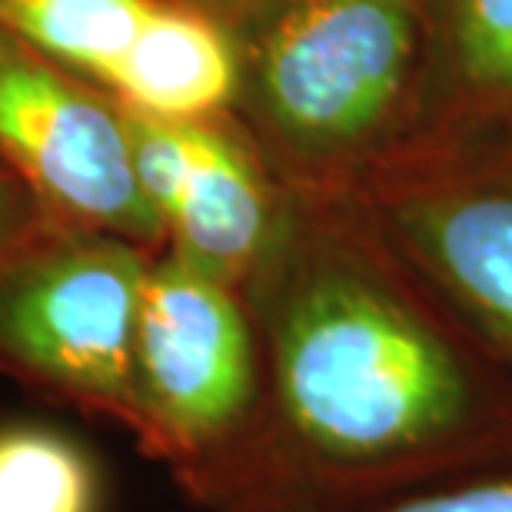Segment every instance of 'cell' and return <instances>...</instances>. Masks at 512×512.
Returning <instances> with one entry per match:
<instances>
[{
    "instance_id": "cell-14",
    "label": "cell",
    "mask_w": 512,
    "mask_h": 512,
    "mask_svg": "<svg viewBox=\"0 0 512 512\" xmlns=\"http://www.w3.org/2000/svg\"><path fill=\"white\" fill-rule=\"evenodd\" d=\"M197 4H227V7H250V4H286V0H197Z\"/></svg>"
},
{
    "instance_id": "cell-9",
    "label": "cell",
    "mask_w": 512,
    "mask_h": 512,
    "mask_svg": "<svg viewBox=\"0 0 512 512\" xmlns=\"http://www.w3.org/2000/svg\"><path fill=\"white\" fill-rule=\"evenodd\" d=\"M0 512H107L104 466L67 429L40 419H4Z\"/></svg>"
},
{
    "instance_id": "cell-3",
    "label": "cell",
    "mask_w": 512,
    "mask_h": 512,
    "mask_svg": "<svg viewBox=\"0 0 512 512\" xmlns=\"http://www.w3.org/2000/svg\"><path fill=\"white\" fill-rule=\"evenodd\" d=\"M133 386V439L190 503L237 446L260 393L247 296L160 250L143 286Z\"/></svg>"
},
{
    "instance_id": "cell-6",
    "label": "cell",
    "mask_w": 512,
    "mask_h": 512,
    "mask_svg": "<svg viewBox=\"0 0 512 512\" xmlns=\"http://www.w3.org/2000/svg\"><path fill=\"white\" fill-rule=\"evenodd\" d=\"M133 163L167 247L193 270L247 290L286 213L256 163L207 120H160L124 107Z\"/></svg>"
},
{
    "instance_id": "cell-10",
    "label": "cell",
    "mask_w": 512,
    "mask_h": 512,
    "mask_svg": "<svg viewBox=\"0 0 512 512\" xmlns=\"http://www.w3.org/2000/svg\"><path fill=\"white\" fill-rule=\"evenodd\" d=\"M153 0H0V27L70 74L104 80Z\"/></svg>"
},
{
    "instance_id": "cell-8",
    "label": "cell",
    "mask_w": 512,
    "mask_h": 512,
    "mask_svg": "<svg viewBox=\"0 0 512 512\" xmlns=\"http://www.w3.org/2000/svg\"><path fill=\"white\" fill-rule=\"evenodd\" d=\"M237 84L240 60L227 34L177 0H153L133 44L100 80L120 107L160 120H207Z\"/></svg>"
},
{
    "instance_id": "cell-2",
    "label": "cell",
    "mask_w": 512,
    "mask_h": 512,
    "mask_svg": "<svg viewBox=\"0 0 512 512\" xmlns=\"http://www.w3.org/2000/svg\"><path fill=\"white\" fill-rule=\"evenodd\" d=\"M160 250L50 227L0 270V373L137 433V326Z\"/></svg>"
},
{
    "instance_id": "cell-5",
    "label": "cell",
    "mask_w": 512,
    "mask_h": 512,
    "mask_svg": "<svg viewBox=\"0 0 512 512\" xmlns=\"http://www.w3.org/2000/svg\"><path fill=\"white\" fill-rule=\"evenodd\" d=\"M0 157L57 227L117 233L163 250L124 107L0 27Z\"/></svg>"
},
{
    "instance_id": "cell-13",
    "label": "cell",
    "mask_w": 512,
    "mask_h": 512,
    "mask_svg": "<svg viewBox=\"0 0 512 512\" xmlns=\"http://www.w3.org/2000/svg\"><path fill=\"white\" fill-rule=\"evenodd\" d=\"M57 227L37 203L27 183H20L7 167H0V270L27 250L40 233Z\"/></svg>"
},
{
    "instance_id": "cell-7",
    "label": "cell",
    "mask_w": 512,
    "mask_h": 512,
    "mask_svg": "<svg viewBox=\"0 0 512 512\" xmlns=\"http://www.w3.org/2000/svg\"><path fill=\"white\" fill-rule=\"evenodd\" d=\"M376 227L512 383V177L396 193Z\"/></svg>"
},
{
    "instance_id": "cell-1",
    "label": "cell",
    "mask_w": 512,
    "mask_h": 512,
    "mask_svg": "<svg viewBox=\"0 0 512 512\" xmlns=\"http://www.w3.org/2000/svg\"><path fill=\"white\" fill-rule=\"evenodd\" d=\"M260 393L190 506H356L512 466V383L383 230L286 217L243 290Z\"/></svg>"
},
{
    "instance_id": "cell-11",
    "label": "cell",
    "mask_w": 512,
    "mask_h": 512,
    "mask_svg": "<svg viewBox=\"0 0 512 512\" xmlns=\"http://www.w3.org/2000/svg\"><path fill=\"white\" fill-rule=\"evenodd\" d=\"M453 54L473 90L512 97V0H459Z\"/></svg>"
},
{
    "instance_id": "cell-12",
    "label": "cell",
    "mask_w": 512,
    "mask_h": 512,
    "mask_svg": "<svg viewBox=\"0 0 512 512\" xmlns=\"http://www.w3.org/2000/svg\"><path fill=\"white\" fill-rule=\"evenodd\" d=\"M220 512H512V466L473 473L449 483L413 489L356 506H306V509H220Z\"/></svg>"
},
{
    "instance_id": "cell-4",
    "label": "cell",
    "mask_w": 512,
    "mask_h": 512,
    "mask_svg": "<svg viewBox=\"0 0 512 512\" xmlns=\"http://www.w3.org/2000/svg\"><path fill=\"white\" fill-rule=\"evenodd\" d=\"M416 57L413 0H286L253 50V97L300 153H343L383 127Z\"/></svg>"
}]
</instances>
